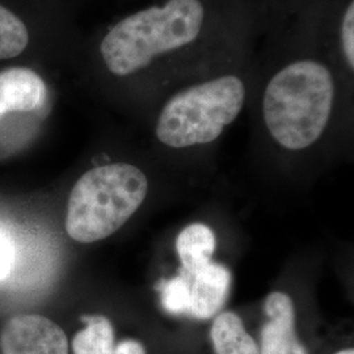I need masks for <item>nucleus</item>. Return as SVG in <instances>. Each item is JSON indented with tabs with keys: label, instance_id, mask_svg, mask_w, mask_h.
Segmentation results:
<instances>
[{
	"label": "nucleus",
	"instance_id": "nucleus-3",
	"mask_svg": "<svg viewBox=\"0 0 354 354\" xmlns=\"http://www.w3.org/2000/svg\"><path fill=\"white\" fill-rule=\"evenodd\" d=\"M147 190V178L134 165L115 163L86 172L76 181L68 198V236L79 243L111 236L138 210Z\"/></svg>",
	"mask_w": 354,
	"mask_h": 354
},
{
	"label": "nucleus",
	"instance_id": "nucleus-2",
	"mask_svg": "<svg viewBox=\"0 0 354 354\" xmlns=\"http://www.w3.org/2000/svg\"><path fill=\"white\" fill-rule=\"evenodd\" d=\"M203 15L198 0H168L163 7L134 13L104 37L102 59L114 75H130L155 57L193 42L201 32Z\"/></svg>",
	"mask_w": 354,
	"mask_h": 354
},
{
	"label": "nucleus",
	"instance_id": "nucleus-8",
	"mask_svg": "<svg viewBox=\"0 0 354 354\" xmlns=\"http://www.w3.org/2000/svg\"><path fill=\"white\" fill-rule=\"evenodd\" d=\"M192 276L188 315L196 319H210L226 302L231 273L225 266L210 261Z\"/></svg>",
	"mask_w": 354,
	"mask_h": 354
},
{
	"label": "nucleus",
	"instance_id": "nucleus-17",
	"mask_svg": "<svg viewBox=\"0 0 354 354\" xmlns=\"http://www.w3.org/2000/svg\"><path fill=\"white\" fill-rule=\"evenodd\" d=\"M336 354H354L353 349H344V351H340L339 353Z\"/></svg>",
	"mask_w": 354,
	"mask_h": 354
},
{
	"label": "nucleus",
	"instance_id": "nucleus-7",
	"mask_svg": "<svg viewBox=\"0 0 354 354\" xmlns=\"http://www.w3.org/2000/svg\"><path fill=\"white\" fill-rule=\"evenodd\" d=\"M48 96L41 76L30 68L15 67L0 73V118L11 112H33Z\"/></svg>",
	"mask_w": 354,
	"mask_h": 354
},
{
	"label": "nucleus",
	"instance_id": "nucleus-12",
	"mask_svg": "<svg viewBox=\"0 0 354 354\" xmlns=\"http://www.w3.org/2000/svg\"><path fill=\"white\" fill-rule=\"evenodd\" d=\"M28 42L29 32L24 21L0 4V61L21 54Z\"/></svg>",
	"mask_w": 354,
	"mask_h": 354
},
{
	"label": "nucleus",
	"instance_id": "nucleus-1",
	"mask_svg": "<svg viewBox=\"0 0 354 354\" xmlns=\"http://www.w3.org/2000/svg\"><path fill=\"white\" fill-rule=\"evenodd\" d=\"M335 83L328 68L315 61H298L272 77L264 95V120L281 146L302 150L328 124Z\"/></svg>",
	"mask_w": 354,
	"mask_h": 354
},
{
	"label": "nucleus",
	"instance_id": "nucleus-9",
	"mask_svg": "<svg viewBox=\"0 0 354 354\" xmlns=\"http://www.w3.org/2000/svg\"><path fill=\"white\" fill-rule=\"evenodd\" d=\"M176 247L185 272L193 274L210 263L215 251L214 232L205 225L193 223L180 232Z\"/></svg>",
	"mask_w": 354,
	"mask_h": 354
},
{
	"label": "nucleus",
	"instance_id": "nucleus-10",
	"mask_svg": "<svg viewBox=\"0 0 354 354\" xmlns=\"http://www.w3.org/2000/svg\"><path fill=\"white\" fill-rule=\"evenodd\" d=\"M212 340L216 354H260L241 317L234 313L216 317L212 327Z\"/></svg>",
	"mask_w": 354,
	"mask_h": 354
},
{
	"label": "nucleus",
	"instance_id": "nucleus-6",
	"mask_svg": "<svg viewBox=\"0 0 354 354\" xmlns=\"http://www.w3.org/2000/svg\"><path fill=\"white\" fill-rule=\"evenodd\" d=\"M269 320L261 329V354H307L295 333V311L290 297L272 292L266 301Z\"/></svg>",
	"mask_w": 354,
	"mask_h": 354
},
{
	"label": "nucleus",
	"instance_id": "nucleus-4",
	"mask_svg": "<svg viewBox=\"0 0 354 354\" xmlns=\"http://www.w3.org/2000/svg\"><path fill=\"white\" fill-rule=\"evenodd\" d=\"M244 97V84L234 75L184 89L165 104L156 136L175 149L213 142L241 113Z\"/></svg>",
	"mask_w": 354,
	"mask_h": 354
},
{
	"label": "nucleus",
	"instance_id": "nucleus-16",
	"mask_svg": "<svg viewBox=\"0 0 354 354\" xmlns=\"http://www.w3.org/2000/svg\"><path fill=\"white\" fill-rule=\"evenodd\" d=\"M113 354H146V352L140 342L125 340L114 345Z\"/></svg>",
	"mask_w": 354,
	"mask_h": 354
},
{
	"label": "nucleus",
	"instance_id": "nucleus-14",
	"mask_svg": "<svg viewBox=\"0 0 354 354\" xmlns=\"http://www.w3.org/2000/svg\"><path fill=\"white\" fill-rule=\"evenodd\" d=\"M342 49L351 68L354 66V3L346 8L342 26Z\"/></svg>",
	"mask_w": 354,
	"mask_h": 354
},
{
	"label": "nucleus",
	"instance_id": "nucleus-15",
	"mask_svg": "<svg viewBox=\"0 0 354 354\" xmlns=\"http://www.w3.org/2000/svg\"><path fill=\"white\" fill-rule=\"evenodd\" d=\"M13 253L12 243L10 239L0 234V279L7 277V274L11 272L13 266Z\"/></svg>",
	"mask_w": 354,
	"mask_h": 354
},
{
	"label": "nucleus",
	"instance_id": "nucleus-11",
	"mask_svg": "<svg viewBox=\"0 0 354 354\" xmlns=\"http://www.w3.org/2000/svg\"><path fill=\"white\" fill-rule=\"evenodd\" d=\"M87 327L73 340L74 354H113L114 330L111 322L102 315L83 317Z\"/></svg>",
	"mask_w": 354,
	"mask_h": 354
},
{
	"label": "nucleus",
	"instance_id": "nucleus-13",
	"mask_svg": "<svg viewBox=\"0 0 354 354\" xmlns=\"http://www.w3.org/2000/svg\"><path fill=\"white\" fill-rule=\"evenodd\" d=\"M162 304L168 313L187 314L190 307V283L183 276L167 281L162 286Z\"/></svg>",
	"mask_w": 354,
	"mask_h": 354
},
{
	"label": "nucleus",
	"instance_id": "nucleus-5",
	"mask_svg": "<svg viewBox=\"0 0 354 354\" xmlns=\"http://www.w3.org/2000/svg\"><path fill=\"white\" fill-rule=\"evenodd\" d=\"M1 354H68L64 329L37 314L16 315L0 330Z\"/></svg>",
	"mask_w": 354,
	"mask_h": 354
}]
</instances>
